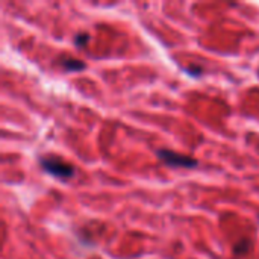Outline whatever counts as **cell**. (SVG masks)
Wrapping results in <instances>:
<instances>
[{
    "label": "cell",
    "instance_id": "cell-1",
    "mask_svg": "<svg viewBox=\"0 0 259 259\" xmlns=\"http://www.w3.org/2000/svg\"><path fill=\"white\" fill-rule=\"evenodd\" d=\"M38 162H39V167L46 173H49L50 176H53L56 179L68 181L74 176V167L62 158L47 155V156H39Z\"/></svg>",
    "mask_w": 259,
    "mask_h": 259
},
{
    "label": "cell",
    "instance_id": "cell-6",
    "mask_svg": "<svg viewBox=\"0 0 259 259\" xmlns=\"http://www.w3.org/2000/svg\"><path fill=\"white\" fill-rule=\"evenodd\" d=\"M187 71H188L191 76H200V74L203 73V68H202L200 65H190V67L187 68Z\"/></svg>",
    "mask_w": 259,
    "mask_h": 259
},
{
    "label": "cell",
    "instance_id": "cell-5",
    "mask_svg": "<svg viewBox=\"0 0 259 259\" xmlns=\"http://www.w3.org/2000/svg\"><path fill=\"white\" fill-rule=\"evenodd\" d=\"M250 247H252V244L249 241H240V244L235 246L234 250H235L237 255H244V253H247L250 250Z\"/></svg>",
    "mask_w": 259,
    "mask_h": 259
},
{
    "label": "cell",
    "instance_id": "cell-2",
    "mask_svg": "<svg viewBox=\"0 0 259 259\" xmlns=\"http://www.w3.org/2000/svg\"><path fill=\"white\" fill-rule=\"evenodd\" d=\"M156 156L161 162H164L165 165H168L171 168H196L199 165L197 159L182 155V153H178L170 149H158Z\"/></svg>",
    "mask_w": 259,
    "mask_h": 259
},
{
    "label": "cell",
    "instance_id": "cell-4",
    "mask_svg": "<svg viewBox=\"0 0 259 259\" xmlns=\"http://www.w3.org/2000/svg\"><path fill=\"white\" fill-rule=\"evenodd\" d=\"M90 41V35L87 32H79L74 36V46L76 47H85Z\"/></svg>",
    "mask_w": 259,
    "mask_h": 259
},
{
    "label": "cell",
    "instance_id": "cell-3",
    "mask_svg": "<svg viewBox=\"0 0 259 259\" xmlns=\"http://www.w3.org/2000/svg\"><path fill=\"white\" fill-rule=\"evenodd\" d=\"M59 64L62 65V68L65 71H70V73H77V71H82L87 68V64L76 58H62L59 61Z\"/></svg>",
    "mask_w": 259,
    "mask_h": 259
}]
</instances>
